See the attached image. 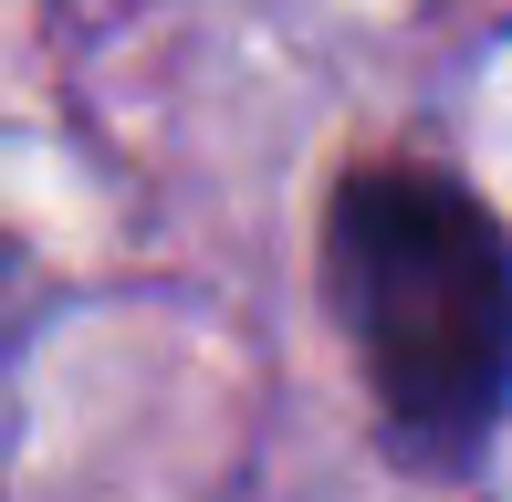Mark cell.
Here are the masks:
<instances>
[{"instance_id": "cell-1", "label": "cell", "mask_w": 512, "mask_h": 502, "mask_svg": "<svg viewBox=\"0 0 512 502\" xmlns=\"http://www.w3.org/2000/svg\"><path fill=\"white\" fill-rule=\"evenodd\" d=\"M324 293L408 461H481L512 408V231L450 168H356L324 199Z\"/></svg>"}]
</instances>
